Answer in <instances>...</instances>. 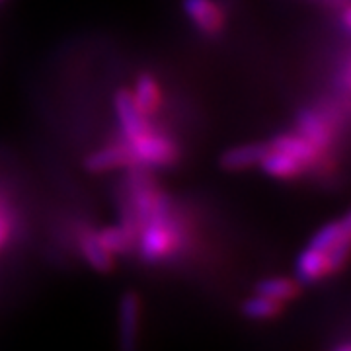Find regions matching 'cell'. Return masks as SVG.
I'll return each instance as SVG.
<instances>
[{
  "label": "cell",
  "mask_w": 351,
  "mask_h": 351,
  "mask_svg": "<svg viewBox=\"0 0 351 351\" xmlns=\"http://www.w3.org/2000/svg\"><path fill=\"white\" fill-rule=\"evenodd\" d=\"M350 234H341L336 242H334V246L326 252V260H328V274H336L339 271L346 262H348V258H350Z\"/></svg>",
  "instance_id": "cell-18"
},
{
  "label": "cell",
  "mask_w": 351,
  "mask_h": 351,
  "mask_svg": "<svg viewBox=\"0 0 351 351\" xmlns=\"http://www.w3.org/2000/svg\"><path fill=\"white\" fill-rule=\"evenodd\" d=\"M182 228L176 219L174 205L168 193L158 191L147 223L138 228L137 248L145 262H160L180 246Z\"/></svg>",
  "instance_id": "cell-1"
},
{
  "label": "cell",
  "mask_w": 351,
  "mask_h": 351,
  "mask_svg": "<svg viewBox=\"0 0 351 351\" xmlns=\"http://www.w3.org/2000/svg\"><path fill=\"white\" fill-rule=\"evenodd\" d=\"M125 145L131 151L133 164H141V166H147V168L172 166L180 156V151H178L174 141L154 133L152 129L137 141L125 143Z\"/></svg>",
  "instance_id": "cell-2"
},
{
  "label": "cell",
  "mask_w": 351,
  "mask_h": 351,
  "mask_svg": "<svg viewBox=\"0 0 351 351\" xmlns=\"http://www.w3.org/2000/svg\"><path fill=\"white\" fill-rule=\"evenodd\" d=\"M262 170L271 178L277 180H291V178H299L304 172V164L301 160H297L295 156H291L287 152L276 151L269 149L267 154L262 158Z\"/></svg>",
  "instance_id": "cell-9"
},
{
  "label": "cell",
  "mask_w": 351,
  "mask_h": 351,
  "mask_svg": "<svg viewBox=\"0 0 351 351\" xmlns=\"http://www.w3.org/2000/svg\"><path fill=\"white\" fill-rule=\"evenodd\" d=\"M184 12L205 36H219L225 27V14L213 0H184Z\"/></svg>",
  "instance_id": "cell-5"
},
{
  "label": "cell",
  "mask_w": 351,
  "mask_h": 351,
  "mask_svg": "<svg viewBox=\"0 0 351 351\" xmlns=\"http://www.w3.org/2000/svg\"><path fill=\"white\" fill-rule=\"evenodd\" d=\"M141 326V299L135 291H127L117 306V339L119 351H137Z\"/></svg>",
  "instance_id": "cell-3"
},
{
  "label": "cell",
  "mask_w": 351,
  "mask_h": 351,
  "mask_svg": "<svg viewBox=\"0 0 351 351\" xmlns=\"http://www.w3.org/2000/svg\"><path fill=\"white\" fill-rule=\"evenodd\" d=\"M131 94H133V100L137 104V108L145 115L154 113L160 106V86L151 73H143L138 76Z\"/></svg>",
  "instance_id": "cell-11"
},
{
  "label": "cell",
  "mask_w": 351,
  "mask_h": 351,
  "mask_svg": "<svg viewBox=\"0 0 351 351\" xmlns=\"http://www.w3.org/2000/svg\"><path fill=\"white\" fill-rule=\"evenodd\" d=\"M336 351H351L350 343H341L339 348H336Z\"/></svg>",
  "instance_id": "cell-21"
},
{
  "label": "cell",
  "mask_w": 351,
  "mask_h": 351,
  "mask_svg": "<svg viewBox=\"0 0 351 351\" xmlns=\"http://www.w3.org/2000/svg\"><path fill=\"white\" fill-rule=\"evenodd\" d=\"M2 2H4V0H0V4H2Z\"/></svg>",
  "instance_id": "cell-22"
},
{
  "label": "cell",
  "mask_w": 351,
  "mask_h": 351,
  "mask_svg": "<svg viewBox=\"0 0 351 351\" xmlns=\"http://www.w3.org/2000/svg\"><path fill=\"white\" fill-rule=\"evenodd\" d=\"M343 29H346V34H350V29H351V8L350 6L343 10Z\"/></svg>",
  "instance_id": "cell-20"
},
{
  "label": "cell",
  "mask_w": 351,
  "mask_h": 351,
  "mask_svg": "<svg viewBox=\"0 0 351 351\" xmlns=\"http://www.w3.org/2000/svg\"><path fill=\"white\" fill-rule=\"evenodd\" d=\"M129 164H133V156L125 143H115L108 145L100 151L92 152L84 160V168L92 174H101V172H110L117 168H127Z\"/></svg>",
  "instance_id": "cell-7"
},
{
  "label": "cell",
  "mask_w": 351,
  "mask_h": 351,
  "mask_svg": "<svg viewBox=\"0 0 351 351\" xmlns=\"http://www.w3.org/2000/svg\"><path fill=\"white\" fill-rule=\"evenodd\" d=\"M80 250L82 256L86 258V262L92 265V269L100 271V274H108L113 269V254L98 239V234L88 232L80 240Z\"/></svg>",
  "instance_id": "cell-12"
},
{
  "label": "cell",
  "mask_w": 351,
  "mask_h": 351,
  "mask_svg": "<svg viewBox=\"0 0 351 351\" xmlns=\"http://www.w3.org/2000/svg\"><path fill=\"white\" fill-rule=\"evenodd\" d=\"M10 237V217L0 207V246Z\"/></svg>",
  "instance_id": "cell-19"
},
{
  "label": "cell",
  "mask_w": 351,
  "mask_h": 351,
  "mask_svg": "<svg viewBox=\"0 0 351 351\" xmlns=\"http://www.w3.org/2000/svg\"><path fill=\"white\" fill-rule=\"evenodd\" d=\"M297 277L302 283H313L316 279L324 277L328 274V260L324 252H316L306 248L297 260Z\"/></svg>",
  "instance_id": "cell-14"
},
{
  "label": "cell",
  "mask_w": 351,
  "mask_h": 351,
  "mask_svg": "<svg viewBox=\"0 0 351 351\" xmlns=\"http://www.w3.org/2000/svg\"><path fill=\"white\" fill-rule=\"evenodd\" d=\"M351 232V215L346 213L339 221H334V223H328L322 228H318L314 232V237L308 242V248L316 252H324L326 254L334 242L341 237V234H348Z\"/></svg>",
  "instance_id": "cell-13"
},
{
  "label": "cell",
  "mask_w": 351,
  "mask_h": 351,
  "mask_svg": "<svg viewBox=\"0 0 351 351\" xmlns=\"http://www.w3.org/2000/svg\"><path fill=\"white\" fill-rule=\"evenodd\" d=\"M115 113L121 125V133H123V143H133L141 138L145 133L151 131V125L147 121V115L137 108V104L133 100V94L129 88H121L115 94Z\"/></svg>",
  "instance_id": "cell-4"
},
{
  "label": "cell",
  "mask_w": 351,
  "mask_h": 351,
  "mask_svg": "<svg viewBox=\"0 0 351 351\" xmlns=\"http://www.w3.org/2000/svg\"><path fill=\"white\" fill-rule=\"evenodd\" d=\"M279 311H281V302L271 301L263 295L250 297L242 304V314L250 320H269V318L277 316Z\"/></svg>",
  "instance_id": "cell-17"
},
{
  "label": "cell",
  "mask_w": 351,
  "mask_h": 351,
  "mask_svg": "<svg viewBox=\"0 0 351 351\" xmlns=\"http://www.w3.org/2000/svg\"><path fill=\"white\" fill-rule=\"evenodd\" d=\"M258 295H263L276 302H283L297 295V285L287 277H267L258 283Z\"/></svg>",
  "instance_id": "cell-15"
},
{
  "label": "cell",
  "mask_w": 351,
  "mask_h": 351,
  "mask_svg": "<svg viewBox=\"0 0 351 351\" xmlns=\"http://www.w3.org/2000/svg\"><path fill=\"white\" fill-rule=\"evenodd\" d=\"M269 149L287 152L291 156H295L297 160H301L304 166L316 162L318 160V154H320L299 133H281V135H276V137L269 141Z\"/></svg>",
  "instance_id": "cell-10"
},
{
  "label": "cell",
  "mask_w": 351,
  "mask_h": 351,
  "mask_svg": "<svg viewBox=\"0 0 351 351\" xmlns=\"http://www.w3.org/2000/svg\"><path fill=\"white\" fill-rule=\"evenodd\" d=\"M269 151V145L265 143H250V145H239L225 151L219 156V166L226 172H240L248 170L252 166H258L262 158Z\"/></svg>",
  "instance_id": "cell-8"
},
{
  "label": "cell",
  "mask_w": 351,
  "mask_h": 351,
  "mask_svg": "<svg viewBox=\"0 0 351 351\" xmlns=\"http://www.w3.org/2000/svg\"><path fill=\"white\" fill-rule=\"evenodd\" d=\"M297 133L306 138L318 152L326 151L334 138V131L324 115L314 110H302L297 115Z\"/></svg>",
  "instance_id": "cell-6"
},
{
  "label": "cell",
  "mask_w": 351,
  "mask_h": 351,
  "mask_svg": "<svg viewBox=\"0 0 351 351\" xmlns=\"http://www.w3.org/2000/svg\"><path fill=\"white\" fill-rule=\"evenodd\" d=\"M98 239L112 254H127V252H131L137 246V240L119 225L101 228L98 232Z\"/></svg>",
  "instance_id": "cell-16"
}]
</instances>
